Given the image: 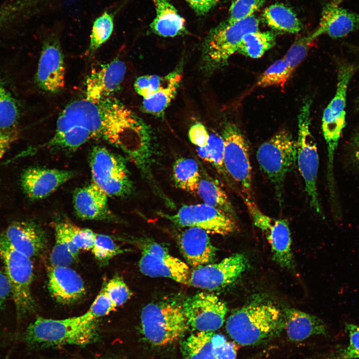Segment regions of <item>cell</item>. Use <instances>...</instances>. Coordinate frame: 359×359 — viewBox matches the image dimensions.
Returning <instances> with one entry per match:
<instances>
[{
  "mask_svg": "<svg viewBox=\"0 0 359 359\" xmlns=\"http://www.w3.org/2000/svg\"><path fill=\"white\" fill-rule=\"evenodd\" d=\"M180 249L186 262L194 268L212 263L216 248L208 233L197 227H188L180 234Z\"/></svg>",
  "mask_w": 359,
  "mask_h": 359,
  "instance_id": "cell-24",
  "label": "cell"
},
{
  "mask_svg": "<svg viewBox=\"0 0 359 359\" xmlns=\"http://www.w3.org/2000/svg\"><path fill=\"white\" fill-rule=\"evenodd\" d=\"M259 20L253 15L232 23L227 21L212 28L204 39L202 61L209 71L223 66L238 52L242 40L248 33L259 30Z\"/></svg>",
  "mask_w": 359,
  "mask_h": 359,
  "instance_id": "cell-6",
  "label": "cell"
},
{
  "mask_svg": "<svg viewBox=\"0 0 359 359\" xmlns=\"http://www.w3.org/2000/svg\"><path fill=\"white\" fill-rule=\"evenodd\" d=\"M297 141L285 129L275 133L257 151L259 167L273 184L280 204L286 177L297 163Z\"/></svg>",
  "mask_w": 359,
  "mask_h": 359,
  "instance_id": "cell-5",
  "label": "cell"
},
{
  "mask_svg": "<svg viewBox=\"0 0 359 359\" xmlns=\"http://www.w3.org/2000/svg\"><path fill=\"white\" fill-rule=\"evenodd\" d=\"M139 267L146 276L168 278L188 284L190 274L188 265L158 243L147 241L143 244Z\"/></svg>",
  "mask_w": 359,
  "mask_h": 359,
  "instance_id": "cell-16",
  "label": "cell"
},
{
  "mask_svg": "<svg viewBox=\"0 0 359 359\" xmlns=\"http://www.w3.org/2000/svg\"><path fill=\"white\" fill-rule=\"evenodd\" d=\"M345 329L349 338L347 344L332 352L326 359H359V326L346 323Z\"/></svg>",
  "mask_w": 359,
  "mask_h": 359,
  "instance_id": "cell-38",
  "label": "cell"
},
{
  "mask_svg": "<svg viewBox=\"0 0 359 359\" xmlns=\"http://www.w3.org/2000/svg\"><path fill=\"white\" fill-rule=\"evenodd\" d=\"M92 181L108 196L125 197L133 185L124 159L105 147H93L90 155Z\"/></svg>",
  "mask_w": 359,
  "mask_h": 359,
  "instance_id": "cell-10",
  "label": "cell"
},
{
  "mask_svg": "<svg viewBox=\"0 0 359 359\" xmlns=\"http://www.w3.org/2000/svg\"><path fill=\"white\" fill-rule=\"evenodd\" d=\"M201 177L198 165L192 158H180L173 165V180L180 189L196 193Z\"/></svg>",
  "mask_w": 359,
  "mask_h": 359,
  "instance_id": "cell-30",
  "label": "cell"
},
{
  "mask_svg": "<svg viewBox=\"0 0 359 359\" xmlns=\"http://www.w3.org/2000/svg\"><path fill=\"white\" fill-rule=\"evenodd\" d=\"M0 257L10 286L17 319L20 321L35 309L30 289L33 264L31 258L14 249L0 235Z\"/></svg>",
  "mask_w": 359,
  "mask_h": 359,
  "instance_id": "cell-7",
  "label": "cell"
},
{
  "mask_svg": "<svg viewBox=\"0 0 359 359\" xmlns=\"http://www.w3.org/2000/svg\"><path fill=\"white\" fill-rule=\"evenodd\" d=\"M17 134L12 130H0V160L12 143L16 139Z\"/></svg>",
  "mask_w": 359,
  "mask_h": 359,
  "instance_id": "cell-50",
  "label": "cell"
},
{
  "mask_svg": "<svg viewBox=\"0 0 359 359\" xmlns=\"http://www.w3.org/2000/svg\"><path fill=\"white\" fill-rule=\"evenodd\" d=\"M275 41L276 35L271 31L251 32L244 36L238 53L252 58H258L274 45Z\"/></svg>",
  "mask_w": 359,
  "mask_h": 359,
  "instance_id": "cell-32",
  "label": "cell"
},
{
  "mask_svg": "<svg viewBox=\"0 0 359 359\" xmlns=\"http://www.w3.org/2000/svg\"><path fill=\"white\" fill-rule=\"evenodd\" d=\"M72 129L89 140H105L120 149L134 165L147 161L155 149L147 124L112 97L96 101L85 97L67 105L57 118L54 134Z\"/></svg>",
  "mask_w": 359,
  "mask_h": 359,
  "instance_id": "cell-1",
  "label": "cell"
},
{
  "mask_svg": "<svg viewBox=\"0 0 359 359\" xmlns=\"http://www.w3.org/2000/svg\"><path fill=\"white\" fill-rule=\"evenodd\" d=\"M162 215L179 226L197 227L208 234L228 235L237 228L235 217L204 203L184 205L174 214Z\"/></svg>",
  "mask_w": 359,
  "mask_h": 359,
  "instance_id": "cell-13",
  "label": "cell"
},
{
  "mask_svg": "<svg viewBox=\"0 0 359 359\" xmlns=\"http://www.w3.org/2000/svg\"><path fill=\"white\" fill-rule=\"evenodd\" d=\"M0 235L14 249L30 258L39 254L45 246L44 231L32 221H14Z\"/></svg>",
  "mask_w": 359,
  "mask_h": 359,
  "instance_id": "cell-21",
  "label": "cell"
},
{
  "mask_svg": "<svg viewBox=\"0 0 359 359\" xmlns=\"http://www.w3.org/2000/svg\"><path fill=\"white\" fill-rule=\"evenodd\" d=\"M33 0H16L0 7V30L26 11Z\"/></svg>",
  "mask_w": 359,
  "mask_h": 359,
  "instance_id": "cell-42",
  "label": "cell"
},
{
  "mask_svg": "<svg viewBox=\"0 0 359 359\" xmlns=\"http://www.w3.org/2000/svg\"><path fill=\"white\" fill-rule=\"evenodd\" d=\"M37 86L51 94L60 92L65 85V66L59 40L51 35L44 42L35 75Z\"/></svg>",
  "mask_w": 359,
  "mask_h": 359,
  "instance_id": "cell-17",
  "label": "cell"
},
{
  "mask_svg": "<svg viewBox=\"0 0 359 359\" xmlns=\"http://www.w3.org/2000/svg\"><path fill=\"white\" fill-rule=\"evenodd\" d=\"M264 0H233L227 20L232 23L246 19L253 15L263 5Z\"/></svg>",
  "mask_w": 359,
  "mask_h": 359,
  "instance_id": "cell-41",
  "label": "cell"
},
{
  "mask_svg": "<svg viewBox=\"0 0 359 359\" xmlns=\"http://www.w3.org/2000/svg\"><path fill=\"white\" fill-rule=\"evenodd\" d=\"M294 70L283 57L275 61L264 71L256 85L260 87L280 86L283 88Z\"/></svg>",
  "mask_w": 359,
  "mask_h": 359,
  "instance_id": "cell-33",
  "label": "cell"
},
{
  "mask_svg": "<svg viewBox=\"0 0 359 359\" xmlns=\"http://www.w3.org/2000/svg\"><path fill=\"white\" fill-rule=\"evenodd\" d=\"M104 288L116 308L125 303L132 295L124 281L118 276L109 280Z\"/></svg>",
  "mask_w": 359,
  "mask_h": 359,
  "instance_id": "cell-43",
  "label": "cell"
},
{
  "mask_svg": "<svg viewBox=\"0 0 359 359\" xmlns=\"http://www.w3.org/2000/svg\"><path fill=\"white\" fill-rule=\"evenodd\" d=\"M126 66L120 59L116 58L93 70L85 81V97L94 101L112 97L122 84Z\"/></svg>",
  "mask_w": 359,
  "mask_h": 359,
  "instance_id": "cell-20",
  "label": "cell"
},
{
  "mask_svg": "<svg viewBox=\"0 0 359 359\" xmlns=\"http://www.w3.org/2000/svg\"><path fill=\"white\" fill-rule=\"evenodd\" d=\"M223 165L225 172L239 185L241 195L252 199V168L248 146L239 129L227 124L223 129Z\"/></svg>",
  "mask_w": 359,
  "mask_h": 359,
  "instance_id": "cell-12",
  "label": "cell"
},
{
  "mask_svg": "<svg viewBox=\"0 0 359 359\" xmlns=\"http://www.w3.org/2000/svg\"><path fill=\"white\" fill-rule=\"evenodd\" d=\"M242 198L254 224L263 232L270 245L273 260L281 267L293 268L292 240L288 221L265 214L252 199L244 196Z\"/></svg>",
  "mask_w": 359,
  "mask_h": 359,
  "instance_id": "cell-11",
  "label": "cell"
},
{
  "mask_svg": "<svg viewBox=\"0 0 359 359\" xmlns=\"http://www.w3.org/2000/svg\"><path fill=\"white\" fill-rule=\"evenodd\" d=\"M358 108L359 110V98L358 102Z\"/></svg>",
  "mask_w": 359,
  "mask_h": 359,
  "instance_id": "cell-55",
  "label": "cell"
},
{
  "mask_svg": "<svg viewBox=\"0 0 359 359\" xmlns=\"http://www.w3.org/2000/svg\"><path fill=\"white\" fill-rule=\"evenodd\" d=\"M182 78L180 67L176 69L172 80L149 97L143 99L142 107L146 112L160 115L162 114L175 98Z\"/></svg>",
  "mask_w": 359,
  "mask_h": 359,
  "instance_id": "cell-29",
  "label": "cell"
},
{
  "mask_svg": "<svg viewBox=\"0 0 359 359\" xmlns=\"http://www.w3.org/2000/svg\"><path fill=\"white\" fill-rule=\"evenodd\" d=\"M262 17L265 23L276 31L297 33L302 28L295 12L282 3H274L267 7L263 11Z\"/></svg>",
  "mask_w": 359,
  "mask_h": 359,
  "instance_id": "cell-27",
  "label": "cell"
},
{
  "mask_svg": "<svg viewBox=\"0 0 359 359\" xmlns=\"http://www.w3.org/2000/svg\"><path fill=\"white\" fill-rule=\"evenodd\" d=\"M91 250L96 259L104 264L123 252L111 237L97 233Z\"/></svg>",
  "mask_w": 359,
  "mask_h": 359,
  "instance_id": "cell-39",
  "label": "cell"
},
{
  "mask_svg": "<svg viewBox=\"0 0 359 359\" xmlns=\"http://www.w3.org/2000/svg\"><path fill=\"white\" fill-rule=\"evenodd\" d=\"M212 351L217 359H235L237 348L235 344L227 341L224 336L213 334L211 339Z\"/></svg>",
  "mask_w": 359,
  "mask_h": 359,
  "instance_id": "cell-46",
  "label": "cell"
},
{
  "mask_svg": "<svg viewBox=\"0 0 359 359\" xmlns=\"http://www.w3.org/2000/svg\"><path fill=\"white\" fill-rule=\"evenodd\" d=\"M283 311L270 300L255 298L228 318L225 328L232 340L241 346L259 344L284 329Z\"/></svg>",
  "mask_w": 359,
  "mask_h": 359,
  "instance_id": "cell-2",
  "label": "cell"
},
{
  "mask_svg": "<svg viewBox=\"0 0 359 359\" xmlns=\"http://www.w3.org/2000/svg\"><path fill=\"white\" fill-rule=\"evenodd\" d=\"M10 295L11 289L8 279L5 274L0 271V310L3 308Z\"/></svg>",
  "mask_w": 359,
  "mask_h": 359,
  "instance_id": "cell-51",
  "label": "cell"
},
{
  "mask_svg": "<svg viewBox=\"0 0 359 359\" xmlns=\"http://www.w3.org/2000/svg\"><path fill=\"white\" fill-rule=\"evenodd\" d=\"M352 145L355 150L359 149V132L357 133L352 139Z\"/></svg>",
  "mask_w": 359,
  "mask_h": 359,
  "instance_id": "cell-52",
  "label": "cell"
},
{
  "mask_svg": "<svg viewBox=\"0 0 359 359\" xmlns=\"http://www.w3.org/2000/svg\"><path fill=\"white\" fill-rule=\"evenodd\" d=\"M355 65L344 63L338 70V82L336 94L325 109L322 128L328 149V184L333 185L334 159L342 131L346 125V101L348 86L355 74Z\"/></svg>",
  "mask_w": 359,
  "mask_h": 359,
  "instance_id": "cell-9",
  "label": "cell"
},
{
  "mask_svg": "<svg viewBox=\"0 0 359 359\" xmlns=\"http://www.w3.org/2000/svg\"><path fill=\"white\" fill-rule=\"evenodd\" d=\"M202 203L214 207L235 217L234 207L226 193L216 180L201 177L196 193Z\"/></svg>",
  "mask_w": 359,
  "mask_h": 359,
  "instance_id": "cell-28",
  "label": "cell"
},
{
  "mask_svg": "<svg viewBox=\"0 0 359 359\" xmlns=\"http://www.w3.org/2000/svg\"><path fill=\"white\" fill-rule=\"evenodd\" d=\"M355 159L357 160V163L359 164V149L355 150Z\"/></svg>",
  "mask_w": 359,
  "mask_h": 359,
  "instance_id": "cell-53",
  "label": "cell"
},
{
  "mask_svg": "<svg viewBox=\"0 0 359 359\" xmlns=\"http://www.w3.org/2000/svg\"><path fill=\"white\" fill-rule=\"evenodd\" d=\"M108 197V195L93 182L78 188L73 198L77 215L85 220H115L116 217L109 207Z\"/></svg>",
  "mask_w": 359,
  "mask_h": 359,
  "instance_id": "cell-22",
  "label": "cell"
},
{
  "mask_svg": "<svg viewBox=\"0 0 359 359\" xmlns=\"http://www.w3.org/2000/svg\"><path fill=\"white\" fill-rule=\"evenodd\" d=\"M114 14L105 11L97 17L93 22L88 51H96L111 36L114 29Z\"/></svg>",
  "mask_w": 359,
  "mask_h": 359,
  "instance_id": "cell-35",
  "label": "cell"
},
{
  "mask_svg": "<svg viewBox=\"0 0 359 359\" xmlns=\"http://www.w3.org/2000/svg\"><path fill=\"white\" fill-rule=\"evenodd\" d=\"M156 15L150 24L152 31L163 37H174L186 31L184 18L168 0H153Z\"/></svg>",
  "mask_w": 359,
  "mask_h": 359,
  "instance_id": "cell-26",
  "label": "cell"
},
{
  "mask_svg": "<svg viewBox=\"0 0 359 359\" xmlns=\"http://www.w3.org/2000/svg\"><path fill=\"white\" fill-rule=\"evenodd\" d=\"M98 359H115L112 358H109V357H103V358H100Z\"/></svg>",
  "mask_w": 359,
  "mask_h": 359,
  "instance_id": "cell-54",
  "label": "cell"
},
{
  "mask_svg": "<svg viewBox=\"0 0 359 359\" xmlns=\"http://www.w3.org/2000/svg\"><path fill=\"white\" fill-rule=\"evenodd\" d=\"M198 15H204L215 6L219 0H185Z\"/></svg>",
  "mask_w": 359,
  "mask_h": 359,
  "instance_id": "cell-49",
  "label": "cell"
},
{
  "mask_svg": "<svg viewBox=\"0 0 359 359\" xmlns=\"http://www.w3.org/2000/svg\"><path fill=\"white\" fill-rule=\"evenodd\" d=\"M115 309L104 287L86 312L93 318L97 319L107 315Z\"/></svg>",
  "mask_w": 359,
  "mask_h": 359,
  "instance_id": "cell-47",
  "label": "cell"
},
{
  "mask_svg": "<svg viewBox=\"0 0 359 359\" xmlns=\"http://www.w3.org/2000/svg\"><path fill=\"white\" fill-rule=\"evenodd\" d=\"M19 118V109L17 102L0 79V130H13Z\"/></svg>",
  "mask_w": 359,
  "mask_h": 359,
  "instance_id": "cell-34",
  "label": "cell"
},
{
  "mask_svg": "<svg viewBox=\"0 0 359 359\" xmlns=\"http://www.w3.org/2000/svg\"><path fill=\"white\" fill-rule=\"evenodd\" d=\"M248 260L243 254L236 253L220 262L194 268L188 284L209 291L222 289L235 281L248 267Z\"/></svg>",
  "mask_w": 359,
  "mask_h": 359,
  "instance_id": "cell-14",
  "label": "cell"
},
{
  "mask_svg": "<svg viewBox=\"0 0 359 359\" xmlns=\"http://www.w3.org/2000/svg\"><path fill=\"white\" fill-rule=\"evenodd\" d=\"M312 42L309 35L296 39L288 49L284 57L293 69H295L306 56L310 44Z\"/></svg>",
  "mask_w": 359,
  "mask_h": 359,
  "instance_id": "cell-45",
  "label": "cell"
},
{
  "mask_svg": "<svg viewBox=\"0 0 359 359\" xmlns=\"http://www.w3.org/2000/svg\"><path fill=\"white\" fill-rule=\"evenodd\" d=\"M188 136L190 142L196 148H203L206 146L210 138L205 127L201 123H197L189 128Z\"/></svg>",
  "mask_w": 359,
  "mask_h": 359,
  "instance_id": "cell-48",
  "label": "cell"
},
{
  "mask_svg": "<svg viewBox=\"0 0 359 359\" xmlns=\"http://www.w3.org/2000/svg\"><path fill=\"white\" fill-rule=\"evenodd\" d=\"M188 327L196 332H212L223 325L227 308L214 294L200 292L182 305Z\"/></svg>",
  "mask_w": 359,
  "mask_h": 359,
  "instance_id": "cell-15",
  "label": "cell"
},
{
  "mask_svg": "<svg viewBox=\"0 0 359 359\" xmlns=\"http://www.w3.org/2000/svg\"><path fill=\"white\" fill-rule=\"evenodd\" d=\"M55 242L50 255L52 266H69L76 259L71 253L61 231L54 225Z\"/></svg>",
  "mask_w": 359,
  "mask_h": 359,
  "instance_id": "cell-40",
  "label": "cell"
},
{
  "mask_svg": "<svg viewBox=\"0 0 359 359\" xmlns=\"http://www.w3.org/2000/svg\"><path fill=\"white\" fill-rule=\"evenodd\" d=\"M176 69L164 76L147 75L137 78L134 83L136 92L143 99L146 98L166 86L173 79Z\"/></svg>",
  "mask_w": 359,
  "mask_h": 359,
  "instance_id": "cell-37",
  "label": "cell"
},
{
  "mask_svg": "<svg viewBox=\"0 0 359 359\" xmlns=\"http://www.w3.org/2000/svg\"><path fill=\"white\" fill-rule=\"evenodd\" d=\"M142 333L156 346H166L183 337L188 326L182 306L172 302L147 304L141 314Z\"/></svg>",
  "mask_w": 359,
  "mask_h": 359,
  "instance_id": "cell-4",
  "label": "cell"
},
{
  "mask_svg": "<svg viewBox=\"0 0 359 359\" xmlns=\"http://www.w3.org/2000/svg\"><path fill=\"white\" fill-rule=\"evenodd\" d=\"M310 106L311 100H305L298 116L297 163L304 181L310 206L316 213L322 214L317 186L319 160L310 130Z\"/></svg>",
  "mask_w": 359,
  "mask_h": 359,
  "instance_id": "cell-8",
  "label": "cell"
},
{
  "mask_svg": "<svg viewBox=\"0 0 359 359\" xmlns=\"http://www.w3.org/2000/svg\"><path fill=\"white\" fill-rule=\"evenodd\" d=\"M48 288L52 297L63 304L75 303L85 294L80 276L69 266H51L48 274Z\"/></svg>",
  "mask_w": 359,
  "mask_h": 359,
  "instance_id": "cell-23",
  "label": "cell"
},
{
  "mask_svg": "<svg viewBox=\"0 0 359 359\" xmlns=\"http://www.w3.org/2000/svg\"><path fill=\"white\" fill-rule=\"evenodd\" d=\"M198 156L212 164L220 173H225L223 165L224 140L217 134L210 135L208 145L203 148H197Z\"/></svg>",
  "mask_w": 359,
  "mask_h": 359,
  "instance_id": "cell-36",
  "label": "cell"
},
{
  "mask_svg": "<svg viewBox=\"0 0 359 359\" xmlns=\"http://www.w3.org/2000/svg\"><path fill=\"white\" fill-rule=\"evenodd\" d=\"M283 312L284 329L291 341H301L313 336L327 334L326 324L315 316L294 308H286Z\"/></svg>",
  "mask_w": 359,
  "mask_h": 359,
  "instance_id": "cell-25",
  "label": "cell"
},
{
  "mask_svg": "<svg viewBox=\"0 0 359 359\" xmlns=\"http://www.w3.org/2000/svg\"><path fill=\"white\" fill-rule=\"evenodd\" d=\"M96 320L87 312L81 316L60 320L39 317L27 327L22 335V340L31 348L85 346L97 338Z\"/></svg>",
  "mask_w": 359,
  "mask_h": 359,
  "instance_id": "cell-3",
  "label": "cell"
},
{
  "mask_svg": "<svg viewBox=\"0 0 359 359\" xmlns=\"http://www.w3.org/2000/svg\"><path fill=\"white\" fill-rule=\"evenodd\" d=\"M359 29V14L341 6L339 0H333L323 7L319 25L309 37L312 41L322 34L338 38Z\"/></svg>",
  "mask_w": 359,
  "mask_h": 359,
  "instance_id": "cell-19",
  "label": "cell"
},
{
  "mask_svg": "<svg viewBox=\"0 0 359 359\" xmlns=\"http://www.w3.org/2000/svg\"><path fill=\"white\" fill-rule=\"evenodd\" d=\"M68 227L71 239L79 249L91 250L96 233L90 229L78 227L67 220Z\"/></svg>",
  "mask_w": 359,
  "mask_h": 359,
  "instance_id": "cell-44",
  "label": "cell"
},
{
  "mask_svg": "<svg viewBox=\"0 0 359 359\" xmlns=\"http://www.w3.org/2000/svg\"><path fill=\"white\" fill-rule=\"evenodd\" d=\"M74 176L72 171L32 167L22 174L21 185L29 198L40 199L50 195Z\"/></svg>",
  "mask_w": 359,
  "mask_h": 359,
  "instance_id": "cell-18",
  "label": "cell"
},
{
  "mask_svg": "<svg viewBox=\"0 0 359 359\" xmlns=\"http://www.w3.org/2000/svg\"><path fill=\"white\" fill-rule=\"evenodd\" d=\"M212 332H196L181 343L182 359H217L212 351Z\"/></svg>",
  "mask_w": 359,
  "mask_h": 359,
  "instance_id": "cell-31",
  "label": "cell"
}]
</instances>
